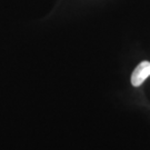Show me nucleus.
Listing matches in <instances>:
<instances>
[{"label": "nucleus", "instance_id": "obj_1", "mask_svg": "<svg viewBox=\"0 0 150 150\" xmlns=\"http://www.w3.org/2000/svg\"><path fill=\"white\" fill-rule=\"evenodd\" d=\"M150 77V61L144 60L141 61L136 68L134 69L131 77H130V83L132 87L142 86L148 78Z\"/></svg>", "mask_w": 150, "mask_h": 150}]
</instances>
